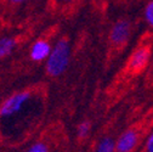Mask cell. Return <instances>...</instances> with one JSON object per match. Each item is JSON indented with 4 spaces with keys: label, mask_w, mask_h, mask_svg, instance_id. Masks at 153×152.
<instances>
[{
    "label": "cell",
    "mask_w": 153,
    "mask_h": 152,
    "mask_svg": "<svg viewBox=\"0 0 153 152\" xmlns=\"http://www.w3.org/2000/svg\"><path fill=\"white\" fill-rule=\"evenodd\" d=\"M71 60V45L66 38H61L52 46L49 57L45 61V69L50 77H60L62 75Z\"/></svg>",
    "instance_id": "1"
},
{
    "label": "cell",
    "mask_w": 153,
    "mask_h": 152,
    "mask_svg": "<svg viewBox=\"0 0 153 152\" xmlns=\"http://www.w3.org/2000/svg\"><path fill=\"white\" fill-rule=\"evenodd\" d=\"M33 94L29 90H22L11 94L0 104V121H11L27 110L32 102Z\"/></svg>",
    "instance_id": "2"
},
{
    "label": "cell",
    "mask_w": 153,
    "mask_h": 152,
    "mask_svg": "<svg viewBox=\"0 0 153 152\" xmlns=\"http://www.w3.org/2000/svg\"><path fill=\"white\" fill-rule=\"evenodd\" d=\"M130 34H131L130 21L122 18V20H118L112 26L109 32V39L114 45H122L128 42Z\"/></svg>",
    "instance_id": "3"
},
{
    "label": "cell",
    "mask_w": 153,
    "mask_h": 152,
    "mask_svg": "<svg viewBox=\"0 0 153 152\" xmlns=\"http://www.w3.org/2000/svg\"><path fill=\"white\" fill-rule=\"evenodd\" d=\"M139 133L135 129L123 131L116 140V152H132L139 144Z\"/></svg>",
    "instance_id": "4"
},
{
    "label": "cell",
    "mask_w": 153,
    "mask_h": 152,
    "mask_svg": "<svg viewBox=\"0 0 153 152\" xmlns=\"http://www.w3.org/2000/svg\"><path fill=\"white\" fill-rule=\"evenodd\" d=\"M151 59V50L148 46H140L137 48L134 54L131 55V57L129 60V68L132 72H140L143 69Z\"/></svg>",
    "instance_id": "5"
},
{
    "label": "cell",
    "mask_w": 153,
    "mask_h": 152,
    "mask_svg": "<svg viewBox=\"0 0 153 152\" xmlns=\"http://www.w3.org/2000/svg\"><path fill=\"white\" fill-rule=\"evenodd\" d=\"M51 44L45 39H38L35 40L29 49V57L34 62H44L49 57L51 52Z\"/></svg>",
    "instance_id": "6"
},
{
    "label": "cell",
    "mask_w": 153,
    "mask_h": 152,
    "mask_svg": "<svg viewBox=\"0 0 153 152\" xmlns=\"http://www.w3.org/2000/svg\"><path fill=\"white\" fill-rule=\"evenodd\" d=\"M17 46V42L12 37H1L0 38V60L10 56Z\"/></svg>",
    "instance_id": "7"
},
{
    "label": "cell",
    "mask_w": 153,
    "mask_h": 152,
    "mask_svg": "<svg viewBox=\"0 0 153 152\" xmlns=\"http://www.w3.org/2000/svg\"><path fill=\"white\" fill-rule=\"evenodd\" d=\"M95 152H116V140L112 138H103L97 144Z\"/></svg>",
    "instance_id": "8"
},
{
    "label": "cell",
    "mask_w": 153,
    "mask_h": 152,
    "mask_svg": "<svg viewBox=\"0 0 153 152\" xmlns=\"http://www.w3.org/2000/svg\"><path fill=\"white\" fill-rule=\"evenodd\" d=\"M90 131H91V124L88 121H84V122L79 123L78 127H76V134H78V136L82 138V139L88 138Z\"/></svg>",
    "instance_id": "9"
},
{
    "label": "cell",
    "mask_w": 153,
    "mask_h": 152,
    "mask_svg": "<svg viewBox=\"0 0 153 152\" xmlns=\"http://www.w3.org/2000/svg\"><path fill=\"white\" fill-rule=\"evenodd\" d=\"M26 152H50V151H49V147H48V145L45 142L36 141V142L32 144Z\"/></svg>",
    "instance_id": "10"
},
{
    "label": "cell",
    "mask_w": 153,
    "mask_h": 152,
    "mask_svg": "<svg viewBox=\"0 0 153 152\" xmlns=\"http://www.w3.org/2000/svg\"><path fill=\"white\" fill-rule=\"evenodd\" d=\"M145 20L148 23V26L153 28V0L148 1V4L145 7Z\"/></svg>",
    "instance_id": "11"
},
{
    "label": "cell",
    "mask_w": 153,
    "mask_h": 152,
    "mask_svg": "<svg viewBox=\"0 0 153 152\" xmlns=\"http://www.w3.org/2000/svg\"><path fill=\"white\" fill-rule=\"evenodd\" d=\"M146 152H153V131L146 140Z\"/></svg>",
    "instance_id": "12"
},
{
    "label": "cell",
    "mask_w": 153,
    "mask_h": 152,
    "mask_svg": "<svg viewBox=\"0 0 153 152\" xmlns=\"http://www.w3.org/2000/svg\"><path fill=\"white\" fill-rule=\"evenodd\" d=\"M7 1L10 4H13V5H20V4H25V3L29 1V0H7Z\"/></svg>",
    "instance_id": "13"
},
{
    "label": "cell",
    "mask_w": 153,
    "mask_h": 152,
    "mask_svg": "<svg viewBox=\"0 0 153 152\" xmlns=\"http://www.w3.org/2000/svg\"><path fill=\"white\" fill-rule=\"evenodd\" d=\"M59 3H63V4H71V3H74L76 0H57Z\"/></svg>",
    "instance_id": "14"
}]
</instances>
